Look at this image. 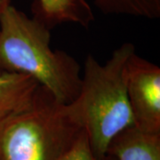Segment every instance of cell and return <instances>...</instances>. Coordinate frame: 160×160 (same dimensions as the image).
Returning a JSON list of instances; mask_svg holds the SVG:
<instances>
[{"instance_id": "obj_9", "label": "cell", "mask_w": 160, "mask_h": 160, "mask_svg": "<svg viewBox=\"0 0 160 160\" xmlns=\"http://www.w3.org/2000/svg\"><path fill=\"white\" fill-rule=\"evenodd\" d=\"M62 160H117L114 156L107 154L99 157L93 153L86 137L85 132L82 131L78 138L75 142Z\"/></svg>"}, {"instance_id": "obj_4", "label": "cell", "mask_w": 160, "mask_h": 160, "mask_svg": "<svg viewBox=\"0 0 160 160\" xmlns=\"http://www.w3.org/2000/svg\"><path fill=\"white\" fill-rule=\"evenodd\" d=\"M126 88L134 126L160 133V68L134 52L126 69Z\"/></svg>"}, {"instance_id": "obj_5", "label": "cell", "mask_w": 160, "mask_h": 160, "mask_svg": "<svg viewBox=\"0 0 160 160\" xmlns=\"http://www.w3.org/2000/svg\"><path fill=\"white\" fill-rule=\"evenodd\" d=\"M32 12L33 17L49 29L64 22L77 23L87 29L94 21L86 0H36Z\"/></svg>"}, {"instance_id": "obj_1", "label": "cell", "mask_w": 160, "mask_h": 160, "mask_svg": "<svg viewBox=\"0 0 160 160\" xmlns=\"http://www.w3.org/2000/svg\"><path fill=\"white\" fill-rule=\"evenodd\" d=\"M51 29L9 6L0 17V72L28 76L61 104L78 96L82 69L66 52L52 50Z\"/></svg>"}, {"instance_id": "obj_10", "label": "cell", "mask_w": 160, "mask_h": 160, "mask_svg": "<svg viewBox=\"0 0 160 160\" xmlns=\"http://www.w3.org/2000/svg\"><path fill=\"white\" fill-rule=\"evenodd\" d=\"M10 2L11 0H0V17L3 14V12L6 11V8L11 6Z\"/></svg>"}, {"instance_id": "obj_7", "label": "cell", "mask_w": 160, "mask_h": 160, "mask_svg": "<svg viewBox=\"0 0 160 160\" xmlns=\"http://www.w3.org/2000/svg\"><path fill=\"white\" fill-rule=\"evenodd\" d=\"M39 86L28 76L0 72V121L28 106Z\"/></svg>"}, {"instance_id": "obj_6", "label": "cell", "mask_w": 160, "mask_h": 160, "mask_svg": "<svg viewBox=\"0 0 160 160\" xmlns=\"http://www.w3.org/2000/svg\"><path fill=\"white\" fill-rule=\"evenodd\" d=\"M107 153L117 160H160V133L131 126L114 138Z\"/></svg>"}, {"instance_id": "obj_3", "label": "cell", "mask_w": 160, "mask_h": 160, "mask_svg": "<svg viewBox=\"0 0 160 160\" xmlns=\"http://www.w3.org/2000/svg\"><path fill=\"white\" fill-rule=\"evenodd\" d=\"M82 131L40 86L28 106L0 121V160H62Z\"/></svg>"}, {"instance_id": "obj_8", "label": "cell", "mask_w": 160, "mask_h": 160, "mask_svg": "<svg viewBox=\"0 0 160 160\" xmlns=\"http://www.w3.org/2000/svg\"><path fill=\"white\" fill-rule=\"evenodd\" d=\"M105 14L130 15L155 20L160 17V0H93Z\"/></svg>"}, {"instance_id": "obj_2", "label": "cell", "mask_w": 160, "mask_h": 160, "mask_svg": "<svg viewBox=\"0 0 160 160\" xmlns=\"http://www.w3.org/2000/svg\"><path fill=\"white\" fill-rule=\"evenodd\" d=\"M135 52L132 43L115 49L105 63L88 54L81 73V86L73 102L66 104L72 118L86 134L93 153L105 156L121 132L134 126L126 88L129 58Z\"/></svg>"}]
</instances>
